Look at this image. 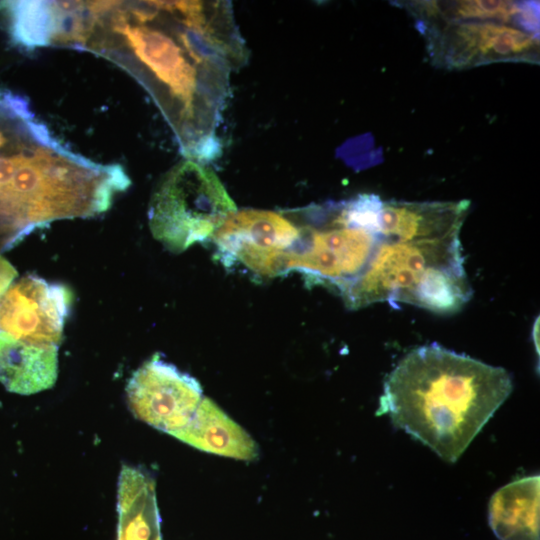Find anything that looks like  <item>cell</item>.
<instances>
[{
    "mask_svg": "<svg viewBox=\"0 0 540 540\" xmlns=\"http://www.w3.org/2000/svg\"><path fill=\"white\" fill-rule=\"evenodd\" d=\"M539 476L517 479L489 501L488 519L500 540H539Z\"/></svg>",
    "mask_w": 540,
    "mask_h": 540,
    "instance_id": "5bb4252c",
    "label": "cell"
},
{
    "mask_svg": "<svg viewBox=\"0 0 540 540\" xmlns=\"http://www.w3.org/2000/svg\"><path fill=\"white\" fill-rule=\"evenodd\" d=\"M311 222L289 250L286 271L298 270L340 291L365 269L382 236L348 221L341 202L311 210Z\"/></svg>",
    "mask_w": 540,
    "mask_h": 540,
    "instance_id": "5b68a950",
    "label": "cell"
},
{
    "mask_svg": "<svg viewBox=\"0 0 540 540\" xmlns=\"http://www.w3.org/2000/svg\"><path fill=\"white\" fill-rule=\"evenodd\" d=\"M70 303L64 286L26 276L0 297V328L19 340L58 345Z\"/></svg>",
    "mask_w": 540,
    "mask_h": 540,
    "instance_id": "9c48e42d",
    "label": "cell"
},
{
    "mask_svg": "<svg viewBox=\"0 0 540 540\" xmlns=\"http://www.w3.org/2000/svg\"><path fill=\"white\" fill-rule=\"evenodd\" d=\"M458 267H464L459 236L409 242L382 239L363 272L339 293L350 309L378 302L410 304L426 277Z\"/></svg>",
    "mask_w": 540,
    "mask_h": 540,
    "instance_id": "277c9868",
    "label": "cell"
},
{
    "mask_svg": "<svg viewBox=\"0 0 540 540\" xmlns=\"http://www.w3.org/2000/svg\"><path fill=\"white\" fill-rule=\"evenodd\" d=\"M299 236V226L279 213L243 209L231 214L212 237L224 260L274 277L286 272L287 254Z\"/></svg>",
    "mask_w": 540,
    "mask_h": 540,
    "instance_id": "52a82bcc",
    "label": "cell"
},
{
    "mask_svg": "<svg viewBox=\"0 0 540 540\" xmlns=\"http://www.w3.org/2000/svg\"><path fill=\"white\" fill-rule=\"evenodd\" d=\"M435 66L468 69L499 62H539V36L495 21L416 25Z\"/></svg>",
    "mask_w": 540,
    "mask_h": 540,
    "instance_id": "8992f818",
    "label": "cell"
},
{
    "mask_svg": "<svg viewBox=\"0 0 540 540\" xmlns=\"http://www.w3.org/2000/svg\"><path fill=\"white\" fill-rule=\"evenodd\" d=\"M469 207L468 200L383 201L380 233L382 239L400 242L459 236Z\"/></svg>",
    "mask_w": 540,
    "mask_h": 540,
    "instance_id": "30bf717a",
    "label": "cell"
},
{
    "mask_svg": "<svg viewBox=\"0 0 540 540\" xmlns=\"http://www.w3.org/2000/svg\"><path fill=\"white\" fill-rule=\"evenodd\" d=\"M235 211L218 176L207 166L188 159L168 171L155 190L149 207L153 236L179 253L212 237Z\"/></svg>",
    "mask_w": 540,
    "mask_h": 540,
    "instance_id": "3957f363",
    "label": "cell"
},
{
    "mask_svg": "<svg viewBox=\"0 0 540 540\" xmlns=\"http://www.w3.org/2000/svg\"><path fill=\"white\" fill-rule=\"evenodd\" d=\"M199 450L239 460H254L252 437L209 398H202L188 423L171 434Z\"/></svg>",
    "mask_w": 540,
    "mask_h": 540,
    "instance_id": "4fadbf2b",
    "label": "cell"
},
{
    "mask_svg": "<svg viewBox=\"0 0 540 540\" xmlns=\"http://www.w3.org/2000/svg\"><path fill=\"white\" fill-rule=\"evenodd\" d=\"M126 392L138 419L169 434L188 423L202 400L195 378L157 356L134 372Z\"/></svg>",
    "mask_w": 540,
    "mask_h": 540,
    "instance_id": "ba28073f",
    "label": "cell"
},
{
    "mask_svg": "<svg viewBox=\"0 0 540 540\" xmlns=\"http://www.w3.org/2000/svg\"><path fill=\"white\" fill-rule=\"evenodd\" d=\"M58 345L23 341L0 331V381L7 390L30 395L52 387Z\"/></svg>",
    "mask_w": 540,
    "mask_h": 540,
    "instance_id": "7c38bea8",
    "label": "cell"
},
{
    "mask_svg": "<svg viewBox=\"0 0 540 540\" xmlns=\"http://www.w3.org/2000/svg\"><path fill=\"white\" fill-rule=\"evenodd\" d=\"M512 389L504 368L433 343L411 350L389 373L376 414L453 463Z\"/></svg>",
    "mask_w": 540,
    "mask_h": 540,
    "instance_id": "7a4b0ae2",
    "label": "cell"
},
{
    "mask_svg": "<svg viewBox=\"0 0 540 540\" xmlns=\"http://www.w3.org/2000/svg\"><path fill=\"white\" fill-rule=\"evenodd\" d=\"M69 48L115 63L151 95L188 159L221 154L230 74L247 50L228 1H75Z\"/></svg>",
    "mask_w": 540,
    "mask_h": 540,
    "instance_id": "6da1fadb",
    "label": "cell"
},
{
    "mask_svg": "<svg viewBox=\"0 0 540 540\" xmlns=\"http://www.w3.org/2000/svg\"><path fill=\"white\" fill-rule=\"evenodd\" d=\"M16 276L14 267L0 255V297L10 288Z\"/></svg>",
    "mask_w": 540,
    "mask_h": 540,
    "instance_id": "9a60e30c",
    "label": "cell"
},
{
    "mask_svg": "<svg viewBox=\"0 0 540 540\" xmlns=\"http://www.w3.org/2000/svg\"><path fill=\"white\" fill-rule=\"evenodd\" d=\"M416 25L462 21H495L538 32V5L506 0L409 1L404 2ZM538 34V33H537Z\"/></svg>",
    "mask_w": 540,
    "mask_h": 540,
    "instance_id": "8fae6325",
    "label": "cell"
}]
</instances>
